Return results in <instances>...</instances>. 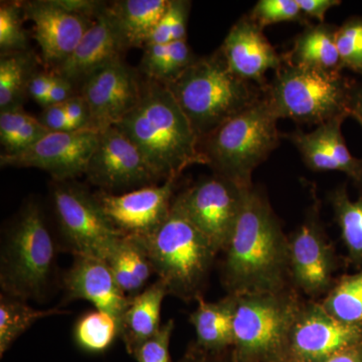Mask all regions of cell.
Instances as JSON below:
<instances>
[{
	"instance_id": "11",
	"label": "cell",
	"mask_w": 362,
	"mask_h": 362,
	"mask_svg": "<svg viewBox=\"0 0 362 362\" xmlns=\"http://www.w3.org/2000/svg\"><path fill=\"white\" fill-rule=\"evenodd\" d=\"M362 345V323L337 320L315 300L302 302L288 334L283 362H323Z\"/></svg>"
},
{
	"instance_id": "39",
	"label": "cell",
	"mask_w": 362,
	"mask_h": 362,
	"mask_svg": "<svg viewBox=\"0 0 362 362\" xmlns=\"http://www.w3.org/2000/svg\"><path fill=\"white\" fill-rule=\"evenodd\" d=\"M177 362H247L240 361L233 354L232 347L223 350L202 349L194 341L188 345Z\"/></svg>"
},
{
	"instance_id": "45",
	"label": "cell",
	"mask_w": 362,
	"mask_h": 362,
	"mask_svg": "<svg viewBox=\"0 0 362 362\" xmlns=\"http://www.w3.org/2000/svg\"><path fill=\"white\" fill-rule=\"evenodd\" d=\"M301 13L305 16L323 21L325 14L332 7L339 6L337 0H296Z\"/></svg>"
},
{
	"instance_id": "36",
	"label": "cell",
	"mask_w": 362,
	"mask_h": 362,
	"mask_svg": "<svg viewBox=\"0 0 362 362\" xmlns=\"http://www.w3.org/2000/svg\"><path fill=\"white\" fill-rule=\"evenodd\" d=\"M175 323L173 319L162 324L160 329L153 337L147 340L134 354L137 362H171L170 346L171 337L175 330Z\"/></svg>"
},
{
	"instance_id": "26",
	"label": "cell",
	"mask_w": 362,
	"mask_h": 362,
	"mask_svg": "<svg viewBox=\"0 0 362 362\" xmlns=\"http://www.w3.org/2000/svg\"><path fill=\"white\" fill-rule=\"evenodd\" d=\"M292 54V65L329 71L341 69L335 30L326 25L310 28L302 33Z\"/></svg>"
},
{
	"instance_id": "46",
	"label": "cell",
	"mask_w": 362,
	"mask_h": 362,
	"mask_svg": "<svg viewBox=\"0 0 362 362\" xmlns=\"http://www.w3.org/2000/svg\"><path fill=\"white\" fill-rule=\"evenodd\" d=\"M173 42V33H171L170 20L168 11L164 14L162 20L156 26L151 35L149 37L147 45H168Z\"/></svg>"
},
{
	"instance_id": "35",
	"label": "cell",
	"mask_w": 362,
	"mask_h": 362,
	"mask_svg": "<svg viewBox=\"0 0 362 362\" xmlns=\"http://www.w3.org/2000/svg\"><path fill=\"white\" fill-rule=\"evenodd\" d=\"M301 13L296 0H261L250 18L262 28L283 21H296Z\"/></svg>"
},
{
	"instance_id": "22",
	"label": "cell",
	"mask_w": 362,
	"mask_h": 362,
	"mask_svg": "<svg viewBox=\"0 0 362 362\" xmlns=\"http://www.w3.org/2000/svg\"><path fill=\"white\" fill-rule=\"evenodd\" d=\"M168 292L161 281L147 286L134 297L121 318V335L126 351L131 356L161 328V306Z\"/></svg>"
},
{
	"instance_id": "47",
	"label": "cell",
	"mask_w": 362,
	"mask_h": 362,
	"mask_svg": "<svg viewBox=\"0 0 362 362\" xmlns=\"http://www.w3.org/2000/svg\"><path fill=\"white\" fill-rule=\"evenodd\" d=\"M323 362H362V345L337 352Z\"/></svg>"
},
{
	"instance_id": "1",
	"label": "cell",
	"mask_w": 362,
	"mask_h": 362,
	"mask_svg": "<svg viewBox=\"0 0 362 362\" xmlns=\"http://www.w3.org/2000/svg\"><path fill=\"white\" fill-rule=\"evenodd\" d=\"M223 283L230 295L277 293L293 287L289 239L258 190L245 194L239 220L225 251Z\"/></svg>"
},
{
	"instance_id": "18",
	"label": "cell",
	"mask_w": 362,
	"mask_h": 362,
	"mask_svg": "<svg viewBox=\"0 0 362 362\" xmlns=\"http://www.w3.org/2000/svg\"><path fill=\"white\" fill-rule=\"evenodd\" d=\"M125 49L108 6H101L93 25L56 74L73 86L81 85L95 71L122 59Z\"/></svg>"
},
{
	"instance_id": "40",
	"label": "cell",
	"mask_w": 362,
	"mask_h": 362,
	"mask_svg": "<svg viewBox=\"0 0 362 362\" xmlns=\"http://www.w3.org/2000/svg\"><path fill=\"white\" fill-rule=\"evenodd\" d=\"M190 4L181 0H169L168 14L173 40L187 39V23Z\"/></svg>"
},
{
	"instance_id": "44",
	"label": "cell",
	"mask_w": 362,
	"mask_h": 362,
	"mask_svg": "<svg viewBox=\"0 0 362 362\" xmlns=\"http://www.w3.org/2000/svg\"><path fill=\"white\" fill-rule=\"evenodd\" d=\"M73 87L74 86L66 78H62L58 74L52 73L51 89H49L45 107L65 103L70 98L75 96Z\"/></svg>"
},
{
	"instance_id": "33",
	"label": "cell",
	"mask_w": 362,
	"mask_h": 362,
	"mask_svg": "<svg viewBox=\"0 0 362 362\" xmlns=\"http://www.w3.org/2000/svg\"><path fill=\"white\" fill-rule=\"evenodd\" d=\"M21 2H1L0 6V49L6 52H25L28 35L23 25Z\"/></svg>"
},
{
	"instance_id": "28",
	"label": "cell",
	"mask_w": 362,
	"mask_h": 362,
	"mask_svg": "<svg viewBox=\"0 0 362 362\" xmlns=\"http://www.w3.org/2000/svg\"><path fill=\"white\" fill-rule=\"evenodd\" d=\"M59 309L37 310L25 301L1 294L0 296V356L4 357L28 328L40 319L59 315Z\"/></svg>"
},
{
	"instance_id": "27",
	"label": "cell",
	"mask_w": 362,
	"mask_h": 362,
	"mask_svg": "<svg viewBox=\"0 0 362 362\" xmlns=\"http://www.w3.org/2000/svg\"><path fill=\"white\" fill-rule=\"evenodd\" d=\"M73 335L76 345L86 354H102L120 337L121 323L111 314L95 309L78 317Z\"/></svg>"
},
{
	"instance_id": "21",
	"label": "cell",
	"mask_w": 362,
	"mask_h": 362,
	"mask_svg": "<svg viewBox=\"0 0 362 362\" xmlns=\"http://www.w3.org/2000/svg\"><path fill=\"white\" fill-rule=\"evenodd\" d=\"M344 118L321 124L310 133L295 132L292 142L305 163L315 171L337 170L362 185V160L350 154L341 133Z\"/></svg>"
},
{
	"instance_id": "43",
	"label": "cell",
	"mask_w": 362,
	"mask_h": 362,
	"mask_svg": "<svg viewBox=\"0 0 362 362\" xmlns=\"http://www.w3.org/2000/svg\"><path fill=\"white\" fill-rule=\"evenodd\" d=\"M52 73H37L30 77L28 84V92L37 103L45 107L49 89H51Z\"/></svg>"
},
{
	"instance_id": "37",
	"label": "cell",
	"mask_w": 362,
	"mask_h": 362,
	"mask_svg": "<svg viewBox=\"0 0 362 362\" xmlns=\"http://www.w3.org/2000/svg\"><path fill=\"white\" fill-rule=\"evenodd\" d=\"M140 70L148 80L162 83L168 65L169 44L145 45Z\"/></svg>"
},
{
	"instance_id": "9",
	"label": "cell",
	"mask_w": 362,
	"mask_h": 362,
	"mask_svg": "<svg viewBox=\"0 0 362 362\" xmlns=\"http://www.w3.org/2000/svg\"><path fill=\"white\" fill-rule=\"evenodd\" d=\"M52 202L62 235L74 256L108 259L124 235L112 225L96 197L65 181L52 187Z\"/></svg>"
},
{
	"instance_id": "42",
	"label": "cell",
	"mask_w": 362,
	"mask_h": 362,
	"mask_svg": "<svg viewBox=\"0 0 362 362\" xmlns=\"http://www.w3.org/2000/svg\"><path fill=\"white\" fill-rule=\"evenodd\" d=\"M63 105L66 117L76 129H89V110L84 98L80 94L75 95Z\"/></svg>"
},
{
	"instance_id": "19",
	"label": "cell",
	"mask_w": 362,
	"mask_h": 362,
	"mask_svg": "<svg viewBox=\"0 0 362 362\" xmlns=\"http://www.w3.org/2000/svg\"><path fill=\"white\" fill-rule=\"evenodd\" d=\"M66 300H85L95 309L116 317L121 323L131 298L126 296L114 278L106 259L75 257L64 277Z\"/></svg>"
},
{
	"instance_id": "7",
	"label": "cell",
	"mask_w": 362,
	"mask_h": 362,
	"mask_svg": "<svg viewBox=\"0 0 362 362\" xmlns=\"http://www.w3.org/2000/svg\"><path fill=\"white\" fill-rule=\"evenodd\" d=\"M233 354L247 362H283L286 342L303 299L294 287L235 295Z\"/></svg>"
},
{
	"instance_id": "48",
	"label": "cell",
	"mask_w": 362,
	"mask_h": 362,
	"mask_svg": "<svg viewBox=\"0 0 362 362\" xmlns=\"http://www.w3.org/2000/svg\"><path fill=\"white\" fill-rule=\"evenodd\" d=\"M349 116L356 118L362 128V85L356 89H354V92H352L351 100H350Z\"/></svg>"
},
{
	"instance_id": "20",
	"label": "cell",
	"mask_w": 362,
	"mask_h": 362,
	"mask_svg": "<svg viewBox=\"0 0 362 362\" xmlns=\"http://www.w3.org/2000/svg\"><path fill=\"white\" fill-rule=\"evenodd\" d=\"M228 68L247 82H262L266 73L278 71L282 59L251 18H242L230 28L221 47Z\"/></svg>"
},
{
	"instance_id": "41",
	"label": "cell",
	"mask_w": 362,
	"mask_h": 362,
	"mask_svg": "<svg viewBox=\"0 0 362 362\" xmlns=\"http://www.w3.org/2000/svg\"><path fill=\"white\" fill-rule=\"evenodd\" d=\"M37 119L51 132L77 130L66 117L63 104L45 107L40 118Z\"/></svg>"
},
{
	"instance_id": "29",
	"label": "cell",
	"mask_w": 362,
	"mask_h": 362,
	"mask_svg": "<svg viewBox=\"0 0 362 362\" xmlns=\"http://www.w3.org/2000/svg\"><path fill=\"white\" fill-rule=\"evenodd\" d=\"M51 131L39 119L33 118L20 108L8 109L0 113V141L4 153L13 156L21 153L40 141Z\"/></svg>"
},
{
	"instance_id": "13",
	"label": "cell",
	"mask_w": 362,
	"mask_h": 362,
	"mask_svg": "<svg viewBox=\"0 0 362 362\" xmlns=\"http://www.w3.org/2000/svg\"><path fill=\"white\" fill-rule=\"evenodd\" d=\"M86 175L92 185L109 194L132 192L159 180L134 143L116 126L100 132Z\"/></svg>"
},
{
	"instance_id": "34",
	"label": "cell",
	"mask_w": 362,
	"mask_h": 362,
	"mask_svg": "<svg viewBox=\"0 0 362 362\" xmlns=\"http://www.w3.org/2000/svg\"><path fill=\"white\" fill-rule=\"evenodd\" d=\"M340 68L362 75V18H352L335 30Z\"/></svg>"
},
{
	"instance_id": "38",
	"label": "cell",
	"mask_w": 362,
	"mask_h": 362,
	"mask_svg": "<svg viewBox=\"0 0 362 362\" xmlns=\"http://www.w3.org/2000/svg\"><path fill=\"white\" fill-rule=\"evenodd\" d=\"M195 59L188 47L187 39L173 40L169 44L168 65L161 84H168L175 80Z\"/></svg>"
},
{
	"instance_id": "17",
	"label": "cell",
	"mask_w": 362,
	"mask_h": 362,
	"mask_svg": "<svg viewBox=\"0 0 362 362\" xmlns=\"http://www.w3.org/2000/svg\"><path fill=\"white\" fill-rule=\"evenodd\" d=\"M175 181L166 180L160 185L122 194L100 192L95 197L119 232L129 237L143 238L153 233L168 218Z\"/></svg>"
},
{
	"instance_id": "10",
	"label": "cell",
	"mask_w": 362,
	"mask_h": 362,
	"mask_svg": "<svg viewBox=\"0 0 362 362\" xmlns=\"http://www.w3.org/2000/svg\"><path fill=\"white\" fill-rule=\"evenodd\" d=\"M21 7L23 18L33 23L45 64L59 69L93 25L101 6L80 0H37L21 2Z\"/></svg>"
},
{
	"instance_id": "23",
	"label": "cell",
	"mask_w": 362,
	"mask_h": 362,
	"mask_svg": "<svg viewBox=\"0 0 362 362\" xmlns=\"http://www.w3.org/2000/svg\"><path fill=\"white\" fill-rule=\"evenodd\" d=\"M168 6L169 0H122L108 6L126 49L145 47Z\"/></svg>"
},
{
	"instance_id": "2",
	"label": "cell",
	"mask_w": 362,
	"mask_h": 362,
	"mask_svg": "<svg viewBox=\"0 0 362 362\" xmlns=\"http://www.w3.org/2000/svg\"><path fill=\"white\" fill-rule=\"evenodd\" d=\"M116 127L134 143L159 180H177L194 164H209L201 141L168 87L143 83L142 96Z\"/></svg>"
},
{
	"instance_id": "5",
	"label": "cell",
	"mask_w": 362,
	"mask_h": 362,
	"mask_svg": "<svg viewBox=\"0 0 362 362\" xmlns=\"http://www.w3.org/2000/svg\"><path fill=\"white\" fill-rule=\"evenodd\" d=\"M277 120L267 98L259 99L202 140L207 165L240 187H252V171L278 146Z\"/></svg>"
},
{
	"instance_id": "25",
	"label": "cell",
	"mask_w": 362,
	"mask_h": 362,
	"mask_svg": "<svg viewBox=\"0 0 362 362\" xmlns=\"http://www.w3.org/2000/svg\"><path fill=\"white\" fill-rule=\"evenodd\" d=\"M117 284L128 297H134L147 287L154 274L147 252L137 238L123 235L106 259Z\"/></svg>"
},
{
	"instance_id": "4",
	"label": "cell",
	"mask_w": 362,
	"mask_h": 362,
	"mask_svg": "<svg viewBox=\"0 0 362 362\" xmlns=\"http://www.w3.org/2000/svg\"><path fill=\"white\" fill-rule=\"evenodd\" d=\"M165 86L187 117L199 141L259 100L250 82L228 68L221 49L211 56L195 59Z\"/></svg>"
},
{
	"instance_id": "8",
	"label": "cell",
	"mask_w": 362,
	"mask_h": 362,
	"mask_svg": "<svg viewBox=\"0 0 362 362\" xmlns=\"http://www.w3.org/2000/svg\"><path fill=\"white\" fill-rule=\"evenodd\" d=\"M352 92L339 71L290 64L279 69L266 98L278 119L319 126L349 116Z\"/></svg>"
},
{
	"instance_id": "24",
	"label": "cell",
	"mask_w": 362,
	"mask_h": 362,
	"mask_svg": "<svg viewBox=\"0 0 362 362\" xmlns=\"http://www.w3.org/2000/svg\"><path fill=\"white\" fill-rule=\"evenodd\" d=\"M197 307L190 314L195 342L209 350L228 349L233 346V319L235 296L228 294L218 302L197 298Z\"/></svg>"
},
{
	"instance_id": "15",
	"label": "cell",
	"mask_w": 362,
	"mask_h": 362,
	"mask_svg": "<svg viewBox=\"0 0 362 362\" xmlns=\"http://www.w3.org/2000/svg\"><path fill=\"white\" fill-rule=\"evenodd\" d=\"M143 82L122 59L102 66L80 86L89 110V129L102 132L115 126L135 108L142 96Z\"/></svg>"
},
{
	"instance_id": "30",
	"label": "cell",
	"mask_w": 362,
	"mask_h": 362,
	"mask_svg": "<svg viewBox=\"0 0 362 362\" xmlns=\"http://www.w3.org/2000/svg\"><path fill=\"white\" fill-rule=\"evenodd\" d=\"M320 303L337 320L362 323V269L352 275L342 276Z\"/></svg>"
},
{
	"instance_id": "32",
	"label": "cell",
	"mask_w": 362,
	"mask_h": 362,
	"mask_svg": "<svg viewBox=\"0 0 362 362\" xmlns=\"http://www.w3.org/2000/svg\"><path fill=\"white\" fill-rule=\"evenodd\" d=\"M30 58L26 52H6L0 59V108H18L28 90Z\"/></svg>"
},
{
	"instance_id": "6",
	"label": "cell",
	"mask_w": 362,
	"mask_h": 362,
	"mask_svg": "<svg viewBox=\"0 0 362 362\" xmlns=\"http://www.w3.org/2000/svg\"><path fill=\"white\" fill-rule=\"evenodd\" d=\"M56 262V245L35 204L21 209L7 230L0 259V286L7 296L42 299Z\"/></svg>"
},
{
	"instance_id": "31",
	"label": "cell",
	"mask_w": 362,
	"mask_h": 362,
	"mask_svg": "<svg viewBox=\"0 0 362 362\" xmlns=\"http://www.w3.org/2000/svg\"><path fill=\"white\" fill-rule=\"evenodd\" d=\"M331 204L350 261L362 265V197L351 201L345 187H340L331 195Z\"/></svg>"
},
{
	"instance_id": "12",
	"label": "cell",
	"mask_w": 362,
	"mask_h": 362,
	"mask_svg": "<svg viewBox=\"0 0 362 362\" xmlns=\"http://www.w3.org/2000/svg\"><path fill=\"white\" fill-rule=\"evenodd\" d=\"M247 188L216 175L199 180L175 201L218 254L230 242Z\"/></svg>"
},
{
	"instance_id": "16",
	"label": "cell",
	"mask_w": 362,
	"mask_h": 362,
	"mask_svg": "<svg viewBox=\"0 0 362 362\" xmlns=\"http://www.w3.org/2000/svg\"><path fill=\"white\" fill-rule=\"evenodd\" d=\"M289 266L293 287L311 299L327 294L334 285L337 256L313 216L289 239Z\"/></svg>"
},
{
	"instance_id": "14",
	"label": "cell",
	"mask_w": 362,
	"mask_h": 362,
	"mask_svg": "<svg viewBox=\"0 0 362 362\" xmlns=\"http://www.w3.org/2000/svg\"><path fill=\"white\" fill-rule=\"evenodd\" d=\"M99 135L100 132L90 129L49 132L21 153L0 156V164L40 169L56 182H65L86 175Z\"/></svg>"
},
{
	"instance_id": "3",
	"label": "cell",
	"mask_w": 362,
	"mask_h": 362,
	"mask_svg": "<svg viewBox=\"0 0 362 362\" xmlns=\"http://www.w3.org/2000/svg\"><path fill=\"white\" fill-rule=\"evenodd\" d=\"M137 239L168 295L185 302L202 297L218 254L175 199L166 220L153 233Z\"/></svg>"
}]
</instances>
